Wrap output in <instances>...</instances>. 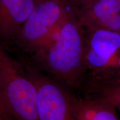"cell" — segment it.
<instances>
[{"mask_svg":"<svg viewBox=\"0 0 120 120\" xmlns=\"http://www.w3.org/2000/svg\"><path fill=\"white\" fill-rule=\"evenodd\" d=\"M83 37L84 29L77 16L67 8L50 38L28 56L51 77L70 89L82 92L88 79L83 61Z\"/></svg>","mask_w":120,"mask_h":120,"instance_id":"6da1fadb","label":"cell"},{"mask_svg":"<svg viewBox=\"0 0 120 120\" xmlns=\"http://www.w3.org/2000/svg\"><path fill=\"white\" fill-rule=\"evenodd\" d=\"M0 97L13 120H38L36 91L23 64L0 44Z\"/></svg>","mask_w":120,"mask_h":120,"instance_id":"7a4b0ae2","label":"cell"},{"mask_svg":"<svg viewBox=\"0 0 120 120\" xmlns=\"http://www.w3.org/2000/svg\"><path fill=\"white\" fill-rule=\"evenodd\" d=\"M15 53L36 91L38 120H74L73 107L77 97L71 89L37 68L28 55Z\"/></svg>","mask_w":120,"mask_h":120,"instance_id":"3957f363","label":"cell"},{"mask_svg":"<svg viewBox=\"0 0 120 120\" xmlns=\"http://www.w3.org/2000/svg\"><path fill=\"white\" fill-rule=\"evenodd\" d=\"M67 10L63 0H35L21 30L5 49L27 55L34 53L50 38Z\"/></svg>","mask_w":120,"mask_h":120,"instance_id":"277c9868","label":"cell"},{"mask_svg":"<svg viewBox=\"0 0 120 120\" xmlns=\"http://www.w3.org/2000/svg\"><path fill=\"white\" fill-rule=\"evenodd\" d=\"M83 29V61L88 79L104 68L120 49V34L102 28Z\"/></svg>","mask_w":120,"mask_h":120,"instance_id":"5b68a950","label":"cell"},{"mask_svg":"<svg viewBox=\"0 0 120 120\" xmlns=\"http://www.w3.org/2000/svg\"><path fill=\"white\" fill-rule=\"evenodd\" d=\"M35 0H0V44L7 48L21 30Z\"/></svg>","mask_w":120,"mask_h":120,"instance_id":"8992f818","label":"cell"},{"mask_svg":"<svg viewBox=\"0 0 120 120\" xmlns=\"http://www.w3.org/2000/svg\"><path fill=\"white\" fill-rule=\"evenodd\" d=\"M76 15L83 28H102L120 34V0H98Z\"/></svg>","mask_w":120,"mask_h":120,"instance_id":"52a82bcc","label":"cell"},{"mask_svg":"<svg viewBox=\"0 0 120 120\" xmlns=\"http://www.w3.org/2000/svg\"><path fill=\"white\" fill-rule=\"evenodd\" d=\"M95 94L97 96L77 97L73 107L74 120H120L113 103L103 96Z\"/></svg>","mask_w":120,"mask_h":120,"instance_id":"ba28073f","label":"cell"},{"mask_svg":"<svg viewBox=\"0 0 120 120\" xmlns=\"http://www.w3.org/2000/svg\"><path fill=\"white\" fill-rule=\"evenodd\" d=\"M84 94H97L109 100L120 111V78L113 79H89L84 87Z\"/></svg>","mask_w":120,"mask_h":120,"instance_id":"9c48e42d","label":"cell"},{"mask_svg":"<svg viewBox=\"0 0 120 120\" xmlns=\"http://www.w3.org/2000/svg\"><path fill=\"white\" fill-rule=\"evenodd\" d=\"M120 78V48L113 55L107 65L101 71L88 79H113Z\"/></svg>","mask_w":120,"mask_h":120,"instance_id":"30bf717a","label":"cell"},{"mask_svg":"<svg viewBox=\"0 0 120 120\" xmlns=\"http://www.w3.org/2000/svg\"><path fill=\"white\" fill-rule=\"evenodd\" d=\"M67 8L74 12L75 14L86 10L98 0H63Z\"/></svg>","mask_w":120,"mask_h":120,"instance_id":"8fae6325","label":"cell"},{"mask_svg":"<svg viewBox=\"0 0 120 120\" xmlns=\"http://www.w3.org/2000/svg\"><path fill=\"white\" fill-rule=\"evenodd\" d=\"M13 120L0 97V120Z\"/></svg>","mask_w":120,"mask_h":120,"instance_id":"7c38bea8","label":"cell"}]
</instances>
